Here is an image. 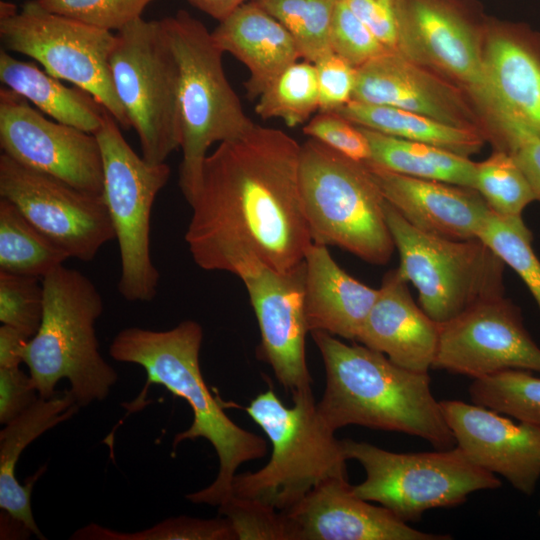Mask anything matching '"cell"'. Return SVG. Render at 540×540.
Masks as SVG:
<instances>
[{
  "label": "cell",
  "mask_w": 540,
  "mask_h": 540,
  "mask_svg": "<svg viewBox=\"0 0 540 540\" xmlns=\"http://www.w3.org/2000/svg\"><path fill=\"white\" fill-rule=\"evenodd\" d=\"M302 202L314 243L342 248L372 264H386L395 249L384 198L365 162L316 139L301 145Z\"/></svg>",
  "instance_id": "obj_6"
},
{
  "label": "cell",
  "mask_w": 540,
  "mask_h": 540,
  "mask_svg": "<svg viewBox=\"0 0 540 540\" xmlns=\"http://www.w3.org/2000/svg\"><path fill=\"white\" fill-rule=\"evenodd\" d=\"M0 38L6 51L26 55L46 72L89 93L118 122L130 128L110 70L115 34L42 8L35 0L18 10L0 3Z\"/></svg>",
  "instance_id": "obj_12"
},
{
  "label": "cell",
  "mask_w": 540,
  "mask_h": 540,
  "mask_svg": "<svg viewBox=\"0 0 540 540\" xmlns=\"http://www.w3.org/2000/svg\"><path fill=\"white\" fill-rule=\"evenodd\" d=\"M341 443L347 460L358 461L365 470L354 493L381 504L406 523L419 521L429 509L460 505L475 491L501 486L495 474L472 463L457 446L395 453L352 439Z\"/></svg>",
  "instance_id": "obj_10"
},
{
  "label": "cell",
  "mask_w": 540,
  "mask_h": 540,
  "mask_svg": "<svg viewBox=\"0 0 540 540\" xmlns=\"http://www.w3.org/2000/svg\"><path fill=\"white\" fill-rule=\"evenodd\" d=\"M330 45L333 53L356 68L389 52L343 0L335 7Z\"/></svg>",
  "instance_id": "obj_42"
},
{
  "label": "cell",
  "mask_w": 540,
  "mask_h": 540,
  "mask_svg": "<svg viewBox=\"0 0 540 540\" xmlns=\"http://www.w3.org/2000/svg\"><path fill=\"white\" fill-rule=\"evenodd\" d=\"M503 144L526 177L535 200L540 202V133L518 114L497 101L489 114Z\"/></svg>",
  "instance_id": "obj_40"
},
{
  "label": "cell",
  "mask_w": 540,
  "mask_h": 540,
  "mask_svg": "<svg viewBox=\"0 0 540 540\" xmlns=\"http://www.w3.org/2000/svg\"><path fill=\"white\" fill-rule=\"evenodd\" d=\"M28 102L5 86L0 89L3 153L28 168L103 196V158L95 134L51 121Z\"/></svg>",
  "instance_id": "obj_14"
},
{
  "label": "cell",
  "mask_w": 540,
  "mask_h": 540,
  "mask_svg": "<svg viewBox=\"0 0 540 540\" xmlns=\"http://www.w3.org/2000/svg\"><path fill=\"white\" fill-rule=\"evenodd\" d=\"M357 496L347 478L331 477L284 511L295 540H448L422 532L383 506Z\"/></svg>",
  "instance_id": "obj_18"
},
{
  "label": "cell",
  "mask_w": 540,
  "mask_h": 540,
  "mask_svg": "<svg viewBox=\"0 0 540 540\" xmlns=\"http://www.w3.org/2000/svg\"><path fill=\"white\" fill-rule=\"evenodd\" d=\"M192 6L217 21L224 20L238 6L249 0H187Z\"/></svg>",
  "instance_id": "obj_47"
},
{
  "label": "cell",
  "mask_w": 540,
  "mask_h": 540,
  "mask_svg": "<svg viewBox=\"0 0 540 540\" xmlns=\"http://www.w3.org/2000/svg\"><path fill=\"white\" fill-rule=\"evenodd\" d=\"M314 65L319 112H336L352 100L358 68L333 52L320 58Z\"/></svg>",
  "instance_id": "obj_44"
},
{
  "label": "cell",
  "mask_w": 540,
  "mask_h": 540,
  "mask_svg": "<svg viewBox=\"0 0 540 540\" xmlns=\"http://www.w3.org/2000/svg\"><path fill=\"white\" fill-rule=\"evenodd\" d=\"M161 24L179 70L183 158L178 183L188 202L210 146L241 137L255 123L230 85L223 67L224 52L207 27L185 10L161 19Z\"/></svg>",
  "instance_id": "obj_7"
},
{
  "label": "cell",
  "mask_w": 540,
  "mask_h": 540,
  "mask_svg": "<svg viewBox=\"0 0 540 540\" xmlns=\"http://www.w3.org/2000/svg\"><path fill=\"white\" fill-rule=\"evenodd\" d=\"M42 284V321L23 356L39 396L53 397L57 383L67 379L78 406L104 400L118 374L99 352L100 292L86 275L64 265L43 277Z\"/></svg>",
  "instance_id": "obj_4"
},
{
  "label": "cell",
  "mask_w": 540,
  "mask_h": 540,
  "mask_svg": "<svg viewBox=\"0 0 540 540\" xmlns=\"http://www.w3.org/2000/svg\"><path fill=\"white\" fill-rule=\"evenodd\" d=\"M538 513H539V515H540V509H539Z\"/></svg>",
  "instance_id": "obj_48"
},
{
  "label": "cell",
  "mask_w": 540,
  "mask_h": 540,
  "mask_svg": "<svg viewBox=\"0 0 540 540\" xmlns=\"http://www.w3.org/2000/svg\"><path fill=\"white\" fill-rule=\"evenodd\" d=\"M432 368L480 379L510 369L540 372V347L504 295L439 324Z\"/></svg>",
  "instance_id": "obj_15"
},
{
  "label": "cell",
  "mask_w": 540,
  "mask_h": 540,
  "mask_svg": "<svg viewBox=\"0 0 540 540\" xmlns=\"http://www.w3.org/2000/svg\"><path fill=\"white\" fill-rule=\"evenodd\" d=\"M405 2L420 64L436 66L455 78L489 114L496 96L485 72L475 28L464 11L450 0Z\"/></svg>",
  "instance_id": "obj_19"
},
{
  "label": "cell",
  "mask_w": 540,
  "mask_h": 540,
  "mask_svg": "<svg viewBox=\"0 0 540 540\" xmlns=\"http://www.w3.org/2000/svg\"><path fill=\"white\" fill-rule=\"evenodd\" d=\"M95 136L102 151L104 198L120 250L117 288L127 301L150 302L160 278L150 251L151 211L169 180L170 168L139 156L108 111Z\"/></svg>",
  "instance_id": "obj_11"
},
{
  "label": "cell",
  "mask_w": 540,
  "mask_h": 540,
  "mask_svg": "<svg viewBox=\"0 0 540 540\" xmlns=\"http://www.w3.org/2000/svg\"><path fill=\"white\" fill-rule=\"evenodd\" d=\"M211 33L224 53H230L248 68L244 86L251 100L301 58L290 32L253 0L238 6Z\"/></svg>",
  "instance_id": "obj_23"
},
{
  "label": "cell",
  "mask_w": 540,
  "mask_h": 540,
  "mask_svg": "<svg viewBox=\"0 0 540 540\" xmlns=\"http://www.w3.org/2000/svg\"><path fill=\"white\" fill-rule=\"evenodd\" d=\"M365 163L386 201L423 232L454 240L474 239L491 211L474 189Z\"/></svg>",
  "instance_id": "obj_21"
},
{
  "label": "cell",
  "mask_w": 540,
  "mask_h": 540,
  "mask_svg": "<svg viewBox=\"0 0 540 540\" xmlns=\"http://www.w3.org/2000/svg\"><path fill=\"white\" fill-rule=\"evenodd\" d=\"M485 72L497 101L540 133V47L530 35L498 29L483 50Z\"/></svg>",
  "instance_id": "obj_26"
},
{
  "label": "cell",
  "mask_w": 540,
  "mask_h": 540,
  "mask_svg": "<svg viewBox=\"0 0 540 540\" xmlns=\"http://www.w3.org/2000/svg\"><path fill=\"white\" fill-rule=\"evenodd\" d=\"M378 289L356 341L403 368L428 372L437 352L439 324L414 302L397 269L384 276Z\"/></svg>",
  "instance_id": "obj_22"
},
{
  "label": "cell",
  "mask_w": 540,
  "mask_h": 540,
  "mask_svg": "<svg viewBox=\"0 0 540 540\" xmlns=\"http://www.w3.org/2000/svg\"><path fill=\"white\" fill-rule=\"evenodd\" d=\"M202 339V327L194 320H184L165 331L129 327L113 338L109 354L116 361L137 364L146 372V385L128 408L130 412L143 407L151 384L162 385L187 401L193 422L174 437L173 447L185 440L204 438L217 453L219 470L209 486L186 498L196 504L219 506L233 494L237 469L247 461L264 457L267 443L233 422L211 394L199 364Z\"/></svg>",
  "instance_id": "obj_2"
},
{
  "label": "cell",
  "mask_w": 540,
  "mask_h": 540,
  "mask_svg": "<svg viewBox=\"0 0 540 540\" xmlns=\"http://www.w3.org/2000/svg\"><path fill=\"white\" fill-rule=\"evenodd\" d=\"M244 283L260 330L258 357L291 393L311 387L305 355V265L278 272L256 259L235 272Z\"/></svg>",
  "instance_id": "obj_16"
},
{
  "label": "cell",
  "mask_w": 540,
  "mask_h": 540,
  "mask_svg": "<svg viewBox=\"0 0 540 540\" xmlns=\"http://www.w3.org/2000/svg\"><path fill=\"white\" fill-rule=\"evenodd\" d=\"M389 52L419 64L405 0H343Z\"/></svg>",
  "instance_id": "obj_37"
},
{
  "label": "cell",
  "mask_w": 540,
  "mask_h": 540,
  "mask_svg": "<svg viewBox=\"0 0 540 540\" xmlns=\"http://www.w3.org/2000/svg\"><path fill=\"white\" fill-rule=\"evenodd\" d=\"M110 55L114 88L142 157L164 163L181 146L179 70L161 20L142 17L115 34Z\"/></svg>",
  "instance_id": "obj_9"
},
{
  "label": "cell",
  "mask_w": 540,
  "mask_h": 540,
  "mask_svg": "<svg viewBox=\"0 0 540 540\" xmlns=\"http://www.w3.org/2000/svg\"><path fill=\"white\" fill-rule=\"evenodd\" d=\"M78 407L70 390L48 399L39 397L26 411L6 424L0 433V508L41 539L44 536L32 514L31 491L46 467L42 466L25 485H21L15 476L16 465L30 443L68 420Z\"/></svg>",
  "instance_id": "obj_25"
},
{
  "label": "cell",
  "mask_w": 540,
  "mask_h": 540,
  "mask_svg": "<svg viewBox=\"0 0 540 540\" xmlns=\"http://www.w3.org/2000/svg\"><path fill=\"white\" fill-rule=\"evenodd\" d=\"M469 395L475 404L540 426V377L531 371L510 369L474 379Z\"/></svg>",
  "instance_id": "obj_33"
},
{
  "label": "cell",
  "mask_w": 540,
  "mask_h": 540,
  "mask_svg": "<svg viewBox=\"0 0 540 540\" xmlns=\"http://www.w3.org/2000/svg\"><path fill=\"white\" fill-rule=\"evenodd\" d=\"M218 507L238 540H295L286 513L267 503L232 495Z\"/></svg>",
  "instance_id": "obj_38"
},
{
  "label": "cell",
  "mask_w": 540,
  "mask_h": 540,
  "mask_svg": "<svg viewBox=\"0 0 540 540\" xmlns=\"http://www.w3.org/2000/svg\"><path fill=\"white\" fill-rule=\"evenodd\" d=\"M44 289L38 277L0 271V321L28 338L38 331L43 315Z\"/></svg>",
  "instance_id": "obj_39"
},
{
  "label": "cell",
  "mask_w": 540,
  "mask_h": 540,
  "mask_svg": "<svg viewBox=\"0 0 540 540\" xmlns=\"http://www.w3.org/2000/svg\"><path fill=\"white\" fill-rule=\"evenodd\" d=\"M360 128L371 150L370 160L366 162L399 174L474 189L476 163L468 157L434 145Z\"/></svg>",
  "instance_id": "obj_29"
},
{
  "label": "cell",
  "mask_w": 540,
  "mask_h": 540,
  "mask_svg": "<svg viewBox=\"0 0 540 540\" xmlns=\"http://www.w3.org/2000/svg\"><path fill=\"white\" fill-rule=\"evenodd\" d=\"M0 198L14 204L69 258L90 262L115 239L104 195L77 189L4 153L0 156Z\"/></svg>",
  "instance_id": "obj_13"
},
{
  "label": "cell",
  "mask_w": 540,
  "mask_h": 540,
  "mask_svg": "<svg viewBox=\"0 0 540 540\" xmlns=\"http://www.w3.org/2000/svg\"><path fill=\"white\" fill-rule=\"evenodd\" d=\"M0 80L55 121L95 134L107 110L89 93L68 87L31 62L0 51Z\"/></svg>",
  "instance_id": "obj_27"
},
{
  "label": "cell",
  "mask_w": 540,
  "mask_h": 540,
  "mask_svg": "<svg viewBox=\"0 0 540 540\" xmlns=\"http://www.w3.org/2000/svg\"><path fill=\"white\" fill-rule=\"evenodd\" d=\"M474 189L501 216H522L523 210L535 201L526 177L512 156L502 149L476 163Z\"/></svg>",
  "instance_id": "obj_35"
},
{
  "label": "cell",
  "mask_w": 540,
  "mask_h": 540,
  "mask_svg": "<svg viewBox=\"0 0 540 540\" xmlns=\"http://www.w3.org/2000/svg\"><path fill=\"white\" fill-rule=\"evenodd\" d=\"M39 394L20 367H0V423L8 424L32 406Z\"/></svg>",
  "instance_id": "obj_45"
},
{
  "label": "cell",
  "mask_w": 540,
  "mask_h": 540,
  "mask_svg": "<svg viewBox=\"0 0 540 540\" xmlns=\"http://www.w3.org/2000/svg\"><path fill=\"white\" fill-rule=\"evenodd\" d=\"M477 238L519 275L540 310V260L522 216H501L491 210Z\"/></svg>",
  "instance_id": "obj_34"
},
{
  "label": "cell",
  "mask_w": 540,
  "mask_h": 540,
  "mask_svg": "<svg viewBox=\"0 0 540 540\" xmlns=\"http://www.w3.org/2000/svg\"><path fill=\"white\" fill-rule=\"evenodd\" d=\"M336 112L358 126L434 145L468 158L477 153L483 144L479 130L448 125L392 106L351 100Z\"/></svg>",
  "instance_id": "obj_28"
},
{
  "label": "cell",
  "mask_w": 540,
  "mask_h": 540,
  "mask_svg": "<svg viewBox=\"0 0 540 540\" xmlns=\"http://www.w3.org/2000/svg\"><path fill=\"white\" fill-rule=\"evenodd\" d=\"M352 100L392 106L448 125L478 130L461 92L427 69L388 52L358 68Z\"/></svg>",
  "instance_id": "obj_20"
},
{
  "label": "cell",
  "mask_w": 540,
  "mask_h": 540,
  "mask_svg": "<svg viewBox=\"0 0 540 540\" xmlns=\"http://www.w3.org/2000/svg\"><path fill=\"white\" fill-rule=\"evenodd\" d=\"M304 265L308 330L356 341L379 289L349 275L322 244L313 242L310 245Z\"/></svg>",
  "instance_id": "obj_24"
},
{
  "label": "cell",
  "mask_w": 540,
  "mask_h": 540,
  "mask_svg": "<svg viewBox=\"0 0 540 540\" xmlns=\"http://www.w3.org/2000/svg\"><path fill=\"white\" fill-rule=\"evenodd\" d=\"M456 446L475 465L531 496L540 480V426L513 422L478 404L440 401Z\"/></svg>",
  "instance_id": "obj_17"
},
{
  "label": "cell",
  "mask_w": 540,
  "mask_h": 540,
  "mask_svg": "<svg viewBox=\"0 0 540 540\" xmlns=\"http://www.w3.org/2000/svg\"><path fill=\"white\" fill-rule=\"evenodd\" d=\"M292 399L288 407L268 389L245 408L267 435L272 453L261 469L235 475L232 495L286 511L328 478H347L341 440L319 414L311 387L292 392Z\"/></svg>",
  "instance_id": "obj_5"
},
{
  "label": "cell",
  "mask_w": 540,
  "mask_h": 540,
  "mask_svg": "<svg viewBox=\"0 0 540 540\" xmlns=\"http://www.w3.org/2000/svg\"><path fill=\"white\" fill-rule=\"evenodd\" d=\"M300 152L282 130L255 124L207 155L188 201L185 233L200 268L234 273L257 259L287 272L303 263L313 241L300 190Z\"/></svg>",
  "instance_id": "obj_1"
},
{
  "label": "cell",
  "mask_w": 540,
  "mask_h": 540,
  "mask_svg": "<svg viewBox=\"0 0 540 540\" xmlns=\"http://www.w3.org/2000/svg\"><path fill=\"white\" fill-rule=\"evenodd\" d=\"M67 258L14 204L0 198V271L43 278Z\"/></svg>",
  "instance_id": "obj_30"
},
{
  "label": "cell",
  "mask_w": 540,
  "mask_h": 540,
  "mask_svg": "<svg viewBox=\"0 0 540 540\" xmlns=\"http://www.w3.org/2000/svg\"><path fill=\"white\" fill-rule=\"evenodd\" d=\"M316 111H319L316 68L305 60L281 72L255 105V112L261 118H279L291 128L307 123Z\"/></svg>",
  "instance_id": "obj_31"
},
{
  "label": "cell",
  "mask_w": 540,
  "mask_h": 540,
  "mask_svg": "<svg viewBox=\"0 0 540 540\" xmlns=\"http://www.w3.org/2000/svg\"><path fill=\"white\" fill-rule=\"evenodd\" d=\"M70 539L76 540H234V530L225 517L199 519L179 516L163 520L151 528L136 532H119L90 523L78 529Z\"/></svg>",
  "instance_id": "obj_36"
},
{
  "label": "cell",
  "mask_w": 540,
  "mask_h": 540,
  "mask_svg": "<svg viewBox=\"0 0 540 540\" xmlns=\"http://www.w3.org/2000/svg\"><path fill=\"white\" fill-rule=\"evenodd\" d=\"M292 35L301 58L315 63L332 53L330 31L338 0H253Z\"/></svg>",
  "instance_id": "obj_32"
},
{
  "label": "cell",
  "mask_w": 540,
  "mask_h": 540,
  "mask_svg": "<svg viewBox=\"0 0 540 540\" xmlns=\"http://www.w3.org/2000/svg\"><path fill=\"white\" fill-rule=\"evenodd\" d=\"M385 217L398 250L399 274L418 291L419 305L438 324L504 295V262L479 238L448 239L408 223L387 201Z\"/></svg>",
  "instance_id": "obj_8"
},
{
  "label": "cell",
  "mask_w": 540,
  "mask_h": 540,
  "mask_svg": "<svg viewBox=\"0 0 540 540\" xmlns=\"http://www.w3.org/2000/svg\"><path fill=\"white\" fill-rule=\"evenodd\" d=\"M303 132L354 161L370 160V145L360 126L337 112H319L306 123Z\"/></svg>",
  "instance_id": "obj_43"
},
{
  "label": "cell",
  "mask_w": 540,
  "mask_h": 540,
  "mask_svg": "<svg viewBox=\"0 0 540 540\" xmlns=\"http://www.w3.org/2000/svg\"><path fill=\"white\" fill-rule=\"evenodd\" d=\"M311 333L326 374L317 408L332 430L359 425L417 436L438 450L456 446L428 372L403 368L381 352L329 333Z\"/></svg>",
  "instance_id": "obj_3"
},
{
  "label": "cell",
  "mask_w": 540,
  "mask_h": 540,
  "mask_svg": "<svg viewBox=\"0 0 540 540\" xmlns=\"http://www.w3.org/2000/svg\"><path fill=\"white\" fill-rule=\"evenodd\" d=\"M42 8L107 31L141 18L152 0H35Z\"/></svg>",
  "instance_id": "obj_41"
},
{
  "label": "cell",
  "mask_w": 540,
  "mask_h": 540,
  "mask_svg": "<svg viewBox=\"0 0 540 540\" xmlns=\"http://www.w3.org/2000/svg\"><path fill=\"white\" fill-rule=\"evenodd\" d=\"M30 338L16 328L2 324L0 327V367H19L23 363L25 348Z\"/></svg>",
  "instance_id": "obj_46"
}]
</instances>
